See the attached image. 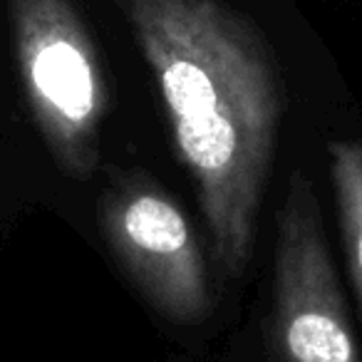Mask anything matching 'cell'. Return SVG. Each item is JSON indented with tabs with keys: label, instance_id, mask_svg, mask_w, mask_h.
<instances>
[{
	"label": "cell",
	"instance_id": "7a4b0ae2",
	"mask_svg": "<svg viewBox=\"0 0 362 362\" xmlns=\"http://www.w3.org/2000/svg\"><path fill=\"white\" fill-rule=\"evenodd\" d=\"M18 75L55 164L87 179L102 159L107 87L72 0H8Z\"/></svg>",
	"mask_w": 362,
	"mask_h": 362
},
{
	"label": "cell",
	"instance_id": "3957f363",
	"mask_svg": "<svg viewBox=\"0 0 362 362\" xmlns=\"http://www.w3.org/2000/svg\"><path fill=\"white\" fill-rule=\"evenodd\" d=\"M271 337L281 362H362L313 184L293 171L278 214Z\"/></svg>",
	"mask_w": 362,
	"mask_h": 362
},
{
	"label": "cell",
	"instance_id": "6da1fadb",
	"mask_svg": "<svg viewBox=\"0 0 362 362\" xmlns=\"http://www.w3.org/2000/svg\"><path fill=\"white\" fill-rule=\"evenodd\" d=\"M159 87L176 159L192 176L214 253L246 273L283 117L261 28L226 0H115Z\"/></svg>",
	"mask_w": 362,
	"mask_h": 362
},
{
	"label": "cell",
	"instance_id": "277c9868",
	"mask_svg": "<svg viewBox=\"0 0 362 362\" xmlns=\"http://www.w3.org/2000/svg\"><path fill=\"white\" fill-rule=\"evenodd\" d=\"M107 246L139 296L174 325L214 310L206 258L181 206L141 171L115 179L102 199Z\"/></svg>",
	"mask_w": 362,
	"mask_h": 362
},
{
	"label": "cell",
	"instance_id": "5b68a950",
	"mask_svg": "<svg viewBox=\"0 0 362 362\" xmlns=\"http://www.w3.org/2000/svg\"><path fill=\"white\" fill-rule=\"evenodd\" d=\"M330 176L352 288L362 315V141H332Z\"/></svg>",
	"mask_w": 362,
	"mask_h": 362
}]
</instances>
